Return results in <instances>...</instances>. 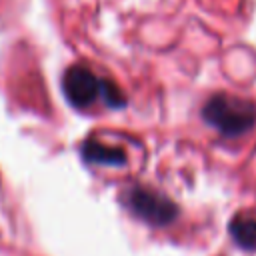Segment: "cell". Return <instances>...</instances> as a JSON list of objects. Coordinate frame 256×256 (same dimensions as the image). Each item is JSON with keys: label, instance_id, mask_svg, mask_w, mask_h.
<instances>
[{"label": "cell", "instance_id": "cell-1", "mask_svg": "<svg viewBox=\"0 0 256 256\" xmlns=\"http://www.w3.org/2000/svg\"><path fill=\"white\" fill-rule=\"evenodd\" d=\"M204 120L222 136H242L256 124V104L230 94H214L202 108Z\"/></svg>", "mask_w": 256, "mask_h": 256}, {"label": "cell", "instance_id": "cell-2", "mask_svg": "<svg viewBox=\"0 0 256 256\" xmlns=\"http://www.w3.org/2000/svg\"><path fill=\"white\" fill-rule=\"evenodd\" d=\"M124 204L144 222L164 226L178 216V206L156 190L146 186H130L124 194Z\"/></svg>", "mask_w": 256, "mask_h": 256}, {"label": "cell", "instance_id": "cell-3", "mask_svg": "<svg viewBox=\"0 0 256 256\" xmlns=\"http://www.w3.org/2000/svg\"><path fill=\"white\" fill-rule=\"evenodd\" d=\"M102 82L88 66L74 64L62 76V90L70 104L76 108L90 106L98 96H102Z\"/></svg>", "mask_w": 256, "mask_h": 256}, {"label": "cell", "instance_id": "cell-4", "mask_svg": "<svg viewBox=\"0 0 256 256\" xmlns=\"http://www.w3.org/2000/svg\"><path fill=\"white\" fill-rule=\"evenodd\" d=\"M82 158L90 164H104V166H120L126 162V154L122 148L98 140H86L82 144Z\"/></svg>", "mask_w": 256, "mask_h": 256}, {"label": "cell", "instance_id": "cell-5", "mask_svg": "<svg viewBox=\"0 0 256 256\" xmlns=\"http://www.w3.org/2000/svg\"><path fill=\"white\" fill-rule=\"evenodd\" d=\"M228 230L238 246L248 248V250L256 248V214H248V212L236 214L230 220Z\"/></svg>", "mask_w": 256, "mask_h": 256}, {"label": "cell", "instance_id": "cell-6", "mask_svg": "<svg viewBox=\"0 0 256 256\" xmlns=\"http://www.w3.org/2000/svg\"><path fill=\"white\" fill-rule=\"evenodd\" d=\"M108 106H112V108H120V106H124L126 104V98H124V94H122V90L114 84V82H110V80H104L102 82V96H100Z\"/></svg>", "mask_w": 256, "mask_h": 256}]
</instances>
